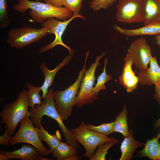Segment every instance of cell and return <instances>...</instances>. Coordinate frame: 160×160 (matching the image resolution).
<instances>
[{
  "label": "cell",
  "mask_w": 160,
  "mask_h": 160,
  "mask_svg": "<svg viewBox=\"0 0 160 160\" xmlns=\"http://www.w3.org/2000/svg\"><path fill=\"white\" fill-rule=\"evenodd\" d=\"M54 92L52 88H49L41 104L36 105L34 108H31L29 111L31 114V120L35 127L39 128L41 124L43 116L46 115L54 119L57 123L66 143L78 150L79 148V145L75 139L72 132L64 124L63 120L56 109Z\"/></svg>",
  "instance_id": "cell-1"
},
{
  "label": "cell",
  "mask_w": 160,
  "mask_h": 160,
  "mask_svg": "<svg viewBox=\"0 0 160 160\" xmlns=\"http://www.w3.org/2000/svg\"><path fill=\"white\" fill-rule=\"evenodd\" d=\"M12 8L15 11L22 13L30 9L29 15L31 21L41 23L50 18L65 20L70 18L73 15L71 11L64 7H57L47 3L29 0H18Z\"/></svg>",
  "instance_id": "cell-2"
},
{
  "label": "cell",
  "mask_w": 160,
  "mask_h": 160,
  "mask_svg": "<svg viewBox=\"0 0 160 160\" xmlns=\"http://www.w3.org/2000/svg\"><path fill=\"white\" fill-rule=\"evenodd\" d=\"M28 107L27 91L24 89L19 93L15 100L4 106L0 112V116L2 122L7 129L9 135L14 134L17 125L24 118L31 117Z\"/></svg>",
  "instance_id": "cell-3"
},
{
  "label": "cell",
  "mask_w": 160,
  "mask_h": 160,
  "mask_svg": "<svg viewBox=\"0 0 160 160\" xmlns=\"http://www.w3.org/2000/svg\"><path fill=\"white\" fill-rule=\"evenodd\" d=\"M89 51H87L82 70L75 82L65 89L57 90L53 92L56 109L63 121H67L71 116L73 107L75 105L76 95L86 71V62Z\"/></svg>",
  "instance_id": "cell-4"
},
{
  "label": "cell",
  "mask_w": 160,
  "mask_h": 160,
  "mask_svg": "<svg viewBox=\"0 0 160 160\" xmlns=\"http://www.w3.org/2000/svg\"><path fill=\"white\" fill-rule=\"evenodd\" d=\"M71 130L75 140L81 144L85 150V153L81 156L89 159L93 156L96 148L115 139L108 137L106 135L89 129L84 121H81L77 127L72 128Z\"/></svg>",
  "instance_id": "cell-5"
},
{
  "label": "cell",
  "mask_w": 160,
  "mask_h": 160,
  "mask_svg": "<svg viewBox=\"0 0 160 160\" xmlns=\"http://www.w3.org/2000/svg\"><path fill=\"white\" fill-rule=\"evenodd\" d=\"M39 136L37 128L35 127L29 117H26L20 122V128L15 134L12 136L11 145L20 143L30 144L35 147L41 155L47 156L51 153L49 149L43 144Z\"/></svg>",
  "instance_id": "cell-6"
},
{
  "label": "cell",
  "mask_w": 160,
  "mask_h": 160,
  "mask_svg": "<svg viewBox=\"0 0 160 160\" xmlns=\"http://www.w3.org/2000/svg\"><path fill=\"white\" fill-rule=\"evenodd\" d=\"M48 32L45 28L38 29L24 26L13 28L8 32L7 42L11 47L21 48L39 41Z\"/></svg>",
  "instance_id": "cell-7"
},
{
  "label": "cell",
  "mask_w": 160,
  "mask_h": 160,
  "mask_svg": "<svg viewBox=\"0 0 160 160\" xmlns=\"http://www.w3.org/2000/svg\"><path fill=\"white\" fill-rule=\"evenodd\" d=\"M106 54L105 52L97 56L94 63H92L89 68L86 70L82 80L79 91L76 97L74 106L79 108L86 104H91L94 102L98 97L93 92V86L95 80V73L97 67L100 65V59Z\"/></svg>",
  "instance_id": "cell-8"
},
{
  "label": "cell",
  "mask_w": 160,
  "mask_h": 160,
  "mask_svg": "<svg viewBox=\"0 0 160 160\" xmlns=\"http://www.w3.org/2000/svg\"><path fill=\"white\" fill-rule=\"evenodd\" d=\"M77 17L85 20V18L81 15L73 14L69 19L63 21L57 20L54 18L47 19L41 23L42 28H47L48 33L49 35L55 34V38L54 41L47 45L41 48L38 52L41 53L47 51L57 45H61L67 49L69 53L73 52V50L65 44L62 40V36L67 26L74 18Z\"/></svg>",
  "instance_id": "cell-9"
},
{
  "label": "cell",
  "mask_w": 160,
  "mask_h": 160,
  "mask_svg": "<svg viewBox=\"0 0 160 160\" xmlns=\"http://www.w3.org/2000/svg\"><path fill=\"white\" fill-rule=\"evenodd\" d=\"M116 17L120 22L127 23L143 22V0H119Z\"/></svg>",
  "instance_id": "cell-10"
},
{
  "label": "cell",
  "mask_w": 160,
  "mask_h": 160,
  "mask_svg": "<svg viewBox=\"0 0 160 160\" xmlns=\"http://www.w3.org/2000/svg\"><path fill=\"white\" fill-rule=\"evenodd\" d=\"M127 52L132 56L135 67L140 71L147 68L151 57V49L146 40L140 38L130 44Z\"/></svg>",
  "instance_id": "cell-11"
},
{
  "label": "cell",
  "mask_w": 160,
  "mask_h": 160,
  "mask_svg": "<svg viewBox=\"0 0 160 160\" xmlns=\"http://www.w3.org/2000/svg\"><path fill=\"white\" fill-rule=\"evenodd\" d=\"M124 61L123 71L119 77V83L126 89L127 92L131 93L137 89L139 79L132 69V65L134 63L133 60L127 52Z\"/></svg>",
  "instance_id": "cell-12"
},
{
  "label": "cell",
  "mask_w": 160,
  "mask_h": 160,
  "mask_svg": "<svg viewBox=\"0 0 160 160\" xmlns=\"http://www.w3.org/2000/svg\"><path fill=\"white\" fill-rule=\"evenodd\" d=\"M73 52L69 53V55L63 59L62 62L53 70L49 69L45 63H42L40 65V69L44 77V82L42 85L40 87L42 92V97L43 99L45 98L49 88L52 84L56 74L63 67L70 62L73 56Z\"/></svg>",
  "instance_id": "cell-13"
},
{
  "label": "cell",
  "mask_w": 160,
  "mask_h": 160,
  "mask_svg": "<svg viewBox=\"0 0 160 160\" xmlns=\"http://www.w3.org/2000/svg\"><path fill=\"white\" fill-rule=\"evenodd\" d=\"M149 68L138 72L139 82L142 85L151 86L160 80V67L157 58L152 56Z\"/></svg>",
  "instance_id": "cell-14"
},
{
  "label": "cell",
  "mask_w": 160,
  "mask_h": 160,
  "mask_svg": "<svg viewBox=\"0 0 160 160\" xmlns=\"http://www.w3.org/2000/svg\"><path fill=\"white\" fill-rule=\"evenodd\" d=\"M0 154L4 156L5 160L13 159L23 160H37L38 156L40 154L33 146L23 144L21 148L13 151H7L1 150Z\"/></svg>",
  "instance_id": "cell-15"
},
{
  "label": "cell",
  "mask_w": 160,
  "mask_h": 160,
  "mask_svg": "<svg viewBox=\"0 0 160 160\" xmlns=\"http://www.w3.org/2000/svg\"><path fill=\"white\" fill-rule=\"evenodd\" d=\"M144 25L160 22V0H143Z\"/></svg>",
  "instance_id": "cell-16"
},
{
  "label": "cell",
  "mask_w": 160,
  "mask_h": 160,
  "mask_svg": "<svg viewBox=\"0 0 160 160\" xmlns=\"http://www.w3.org/2000/svg\"><path fill=\"white\" fill-rule=\"evenodd\" d=\"M114 29L120 34L128 36L145 35L156 36L160 34V22L141 27L140 28L128 29L120 27L117 25L113 26Z\"/></svg>",
  "instance_id": "cell-17"
},
{
  "label": "cell",
  "mask_w": 160,
  "mask_h": 160,
  "mask_svg": "<svg viewBox=\"0 0 160 160\" xmlns=\"http://www.w3.org/2000/svg\"><path fill=\"white\" fill-rule=\"evenodd\" d=\"M133 135V131L130 130L129 135L124 137L120 146L121 155L119 160H131L135 151L138 148L144 146L143 143L135 140Z\"/></svg>",
  "instance_id": "cell-18"
},
{
  "label": "cell",
  "mask_w": 160,
  "mask_h": 160,
  "mask_svg": "<svg viewBox=\"0 0 160 160\" xmlns=\"http://www.w3.org/2000/svg\"><path fill=\"white\" fill-rule=\"evenodd\" d=\"M52 157L57 160H80L77 150L68 143L61 141L52 153Z\"/></svg>",
  "instance_id": "cell-19"
},
{
  "label": "cell",
  "mask_w": 160,
  "mask_h": 160,
  "mask_svg": "<svg viewBox=\"0 0 160 160\" xmlns=\"http://www.w3.org/2000/svg\"><path fill=\"white\" fill-rule=\"evenodd\" d=\"M159 138L155 136L148 139L143 150L139 152L140 157H146L152 160H160V144Z\"/></svg>",
  "instance_id": "cell-20"
},
{
  "label": "cell",
  "mask_w": 160,
  "mask_h": 160,
  "mask_svg": "<svg viewBox=\"0 0 160 160\" xmlns=\"http://www.w3.org/2000/svg\"><path fill=\"white\" fill-rule=\"evenodd\" d=\"M127 112L125 104L122 110L116 117L114 128V132L121 134L124 137L129 134L128 124Z\"/></svg>",
  "instance_id": "cell-21"
},
{
  "label": "cell",
  "mask_w": 160,
  "mask_h": 160,
  "mask_svg": "<svg viewBox=\"0 0 160 160\" xmlns=\"http://www.w3.org/2000/svg\"><path fill=\"white\" fill-rule=\"evenodd\" d=\"M37 128L39 136L41 141H44L49 147L51 153H52L60 143V135H51L42 126V124Z\"/></svg>",
  "instance_id": "cell-22"
},
{
  "label": "cell",
  "mask_w": 160,
  "mask_h": 160,
  "mask_svg": "<svg viewBox=\"0 0 160 160\" xmlns=\"http://www.w3.org/2000/svg\"><path fill=\"white\" fill-rule=\"evenodd\" d=\"M26 86L28 89L27 95L29 107L34 108L35 105H41L42 103L41 99L42 98L40 94L41 91V87L34 86L29 82L26 84Z\"/></svg>",
  "instance_id": "cell-23"
},
{
  "label": "cell",
  "mask_w": 160,
  "mask_h": 160,
  "mask_svg": "<svg viewBox=\"0 0 160 160\" xmlns=\"http://www.w3.org/2000/svg\"><path fill=\"white\" fill-rule=\"evenodd\" d=\"M108 61V58H105L104 60V66L103 71L98 76L97 83L93 88V93L97 96L100 90L105 89V83L112 79V76L111 75L107 74L106 72V68Z\"/></svg>",
  "instance_id": "cell-24"
},
{
  "label": "cell",
  "mask_w": 160,
  "mask_h": 160,
  "mask_svg": "<svg viewBox=\"0 0 160 160\" xmlns=\"http://www.w3.org/2000/svg\"><path fill=\"white\" fill-rule=\"evenodd\" d=\"M119 143L118 141L114 140L102 144L98 147L97 149L94 153L90 160H105L108 151L112 146Z\"/></svg>",
  "instance_id": "cell-25"
},
{
  "label": "cell",
  "mask_w": 160,
  "mask_h": 160,
  "mask_svg": "<svg viewBox=\"0 0 160 160\" xmlns=\"http://www.w3.org/2000/svg\"><path fill=\"white\" fill-rule=\"evenodd\" d=\"M114 124L115 121H114L108 123H103L97 126L89 124H87V126L90 130L107 136L114 132Z\"/></svg>",
  "instance_id": "cell-26"
},
{
  "label": "cell",
  "mask_w": 160,
  "mask_h": 160,
  "mask_svg": "<svg viewBox=\"0 0 160 160\" xmlns=\"http://www.w3.org/2000/svg\"><path fill=\"white\" fill-rule=\"evenodd\" d=\"M10 23L7 9L6 0H0V27L3 29L7 27Z\"/></svg>",
  "instance_id": "cell-27"
},
{
  "label": "cell",
  "mask_w": 160,
  "mask_h": 160,
  "mask_svg": "<svg viewBox=\"0 0 160 160\" xmlns=\"http://www.w3.org/2000/svg\"><path fill=\"white\" fill-rule=\"evenodd\" d=\"M83 0H63L62 6L71 11L73 14L80 15Z\"/></svg>",
  "instance_id": "cell-28"
},
{
  "label": "cell",
  "mask_w": 160,
  "mask_h": 160,
  "mask_svg": "<svg viewBox=\"0 0 160 160\" xmlns=\"http://www.w3.org/2000/svg\"><path fill=\"white\" fill-rule=\"evenodd\" d=\"M117 0H92L89 3L90 8L94 11L101 9H107Z\"/></svg>",
  "instance_id": "cell-29"
},
{
  "label": "cell",
  "mask_w": 160,
  "mask_h": 160,
  "mask_svg": "<svg viewBox=\"0 0 160 160\" xmlns=\"http://www.w3.org/2000/svg\"><path fill=\"white\" fill-rule=\"evenodd\" d=\"M12 136L9 135L7 129L6 128L4 133L0 136V144L5 146L10 145V140Z\"/></svg>",
  "instance_id": "cell-30"
},
{
  "label": "cell",
  "mask_w": 160,
  "mask_h": 160,
  "mask_svg": "<svg viewBox=\"0 0 160 160\" xmlns=\"http://www.w3.org/2000/svg\"><path fill=\"white\" fill-rule=\"evenodd\" d=\"M153 84L155 87V93L153 95V98L160 105V80L154 83Z\"/></svg>",
  "instance_id": "cell-31"
},
{
  "label": "cell",
  "mask_w": 160,
  "mask_h": 160,
  "mask_svg": "<svg viewBox=\"0 0 160 160\" xmlns=\"http://www.w3.org/2000/svg\"><path fill=\"white\" fill-rule=\"evenodd\" d=\"M46 3H49L52 5L59 7H62L63 0H44Z\"/></svg>",
  "instance_id": "cell-32"
},
{
  "label": "cell",
  "mask_w": 160,
  "mask_h": 160,
  "mask_svg": "<svg viewBox=\"0 0 160 160\" xmlns=\"http://www.w3.org/2000/svg\"><path fill=\"white\" fill-rule=\"evenodd\" d=\"M155 38V43L160 47V34L156 36Z\"/></svg>",
  "instance_id": "cell-33"
},
{
  "label": "cell",
  "mask_w": 160,
  "mask_h": 160,
  "mask_svg": "<svg viewBox=\"0 0 160 160\" xmlns=\"http://www.w3.org/2000/svg\"><path fill=\"white\" fill-rule=\"evenodd\" d=\"M154 127L155 128L160 127V118L154 123Z\"/></svg>",
  "instance_id": "cell-34"
},
{
  "label": "cell",
  "mask_w": 160,
  "mask_h": 160,
  "mask_svg": "<svg viewBox=\"0 0 160 160\" xmlns=\"http://www.w3.org/2000/svg\"><path fill=\"white\" fill-rule=\"evenodd\" d=\"M49 160L50 159L45 158L39 154L37 160Z\"/></svg>",
  "instance_id": "cell-35"
},
{
  "label": "cell",
  "mask_w": 160,
  "mask_h": 160,
  "mask_svg": "<svg viewBox=\"0 0 160 160\" xmlns=\"http://www.w3.org/2000/svg\"><path fill=\"white\" fill-rule=\"evenodd\" d=\"M157 136L158 137L159 139H160V130L159 133L157 134Z\"/></svg>",
  "instance_id": "cell-36"
},
{
  "label": "cell",
  "mask_w": 160,
  "mask_h": 160,
  "mask_svg": "<svg viewBox=\"0 0 160 160\" xmlns=\"http://www.w3.org/2000/svg\"><path fill=\"white\" fill-rule=\"evenodd\" d=\"M41 0H35V1H39Z\"/></svg>",
  "instance_id": "cell-37"
}]
</instances>
